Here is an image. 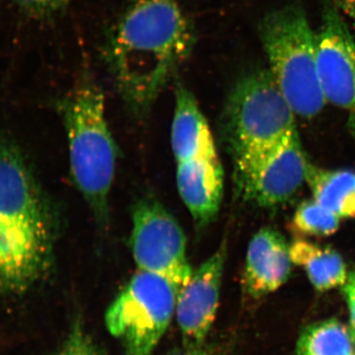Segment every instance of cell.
Returning a JSON list of instances; mask_svg holds the SVG:
<instances>
[{"instance_id":"3","label":"cell","mask_w":355,"mask_h":355,"mask_svg":"<svg viewBox=\"0 0 355 355\" xmlns=\"http://www.w3.org/2000/svg\"><path fill=\"white\" fill-rule=\"evenodd\" d=\"M60 111L72 179L98 219L106 221L118 147L107 121L102 89L86 74L60 102Z\"/></svg>"},{"instance_id":"22","label":"cell","mask_w":355,"mask_h":355,"mask_svg":"<svg viewBox=\"0 0 355 355\" xmlns=\"http://www.w3.org/2000/svg\"><path fill=\"white\" fill-rule=\"evenodd\" d=\"M336 6L343 11L355 26V0H334Z\"/></svg>"},{"instance_id":"7","label":"cell","mask_w":355,"mask_h":355,"mask_svg":"<svg viewBox=\"0 0 355 355\" xmlns=\"http://www.w3.org/2000/svg\"><path fill=\"white\" fill-rule=\"evenodd\" d=\"M130 249L140 270L154 273L180 292L190 282L187 238L175 217L157 200L144 198L132 211Z\"/></svg>"},{"instance_id":"12","label":"cell","mask_w":355,"mask_h":355,"mask_svg":"<svg viewBox=\"0 0 355 355\" xmlns=\"http://www.w3.org/2000/svg\"><path fill=\"white\" fill-rule=\"evenodd\" d=\"M180 197L200 227L218 214L223 198L224 172L218 155L177 163Z\"/></svg>"},{"instance_id":"20","label":"cell","mask_w":355,"mask_h":355,"mask_svg":"<svg viewBox=\"0 0 355 355\" xmlns=\"http://www.w3.org/2000/svg\"><path fill=\"white\" fill-rule=\"evenodd\" d=\"M167 355H230V347L221 342L205 343L200 347H184Z\"/></svg>"},{"instance_id":"15","label":"cell","mask_w":355,"mask_h":355,"mask_svg":"<svg viewBox=\"0 0 355 355\" xmlns=\"http://www.w3.org/2000/svg\"><path fill=\"white\" fill-rule=\"evenodd\" d=\"M307 184L313 198L340 219L355 218V172L310 164Z\"/></svg>"},{"instance_id":"6","label":"cell","mask_w":355,"mask_h":355,"mask_svg":"<svg viewBox=\"0 0 355 355\" xmlns=\"http://www.w3.org/2000/svg\"><path fill=\"white\" fill-rule=\"evenodd\" d=\"M176 304L177 292L168 280L139 270L109 306L105 323L125 355H153Z\"/></svg>"},{"instance_id":"11","label":"cell","mask_w":355,"mask_h":355,"mask_svg":"<svg viewBox=\"0 0 355 355\" xmlns=\"http://www.w3.org/2000/svg\"><path fill=\"white\" fill-rule=\"evenodd\" d=\"M291 245L275 229H261L248 246L243 284L251 297L277 291L291 273Z\"/></svg>"},{"instance_id":"23","label":"cell","mask_w":355,"mask_h":355,"mask_svg":"<svg viewBox=\"0 0 355 355\" xmlns=\"http://www.w3.org/2000/svg\"><path fill=\"white\" fill-rule=\"evenodd\" d=\"M349 280H350V282H354L355 284V273H352V275H349Z\"/></svg>"},{"instance_id":"5","label":"cell","mask_w":355,"mask_h":355,"mask_svg":"<svg viewBox=\"0 0 355 355\" xmlns=\"http://www.w3.org/2000/svg\"><path fill=\"white\" fill-rule=\"evenodd\" d=\"M270 72L296 116L312 119L326 105L317 71V34L305 11L291 4L273 10L261 24Z\"/></svg>"},{"instance_id":"24","label":"cell","mask_w":355,"mask_h":355,"mask_svg":"<svg viewBox=\"0 0 355 355\" xmlns=\"http://www.w3.org/2000/svg\"><path fill=\"white\" fill-rule=\"evenodd\" d=\"M354 336V343H355V335H352ZM354 355H355V352H354Z\"/></svg>"},{"instance_id":"21","label":"cell","mask_w":355,"mask_h":355,"mask_svg":"<svg viewBox=\"0 0 355 355\" xmlns=\"http://www.w3.org/2000/svg\"><path fill=\"white\" fill-rule=\"evenodd\" d=\"M343 292L347 295V303H349L350 320H352V333L355 335V284L347 279V284L343 287Z\"/></svg>"},{"instance_id":"9","label":"cell","mask_w":355,"mask_h":355,"mask_svg":"<svg viewBox=\"0 0 355 355\" xmlns=\"http://www.w3.org/2000/svg\"><path fill=\"white\" fill-rule=\"evenodd\" d=\"M317 71L327 103L347 113L355 135V41L335 6L324 7L317 34Z\"/></svg>"},{"instance_id":"4","label":"cell","mask_w":355,"mask_h":355,"mask_svg":"<svg viewBox=\"0 0 355 355\" xmlns=\"http://www.w3.org/2000/svg\"><path fill=\"white\" fill-rule=\"evenodd\" d=\"M296 114L270 70L243 76L229 93L224 132L235 166L246 164L282 146L298 132Z\"/></svg>"},{"instance_id":"17","label":"cell","mask_w":355,"mask_h":355,"mask_svg":"<svg viewBox=\"0 0 355 355\" xmlns=\"http://www.w3.org/2000/svg\"><path fill=\"white\" fill-rule=\"evenodd\" d=\"M340 220V217L312 198L301 202L296 209L292 229L302 236L326 237L335 234Z\"/></svg>"},{"instance_id":"16","label":"cell","mask_w":355,"mask_h":355,"mask_svg":"<svg viewBox=\"0 0 355 355\" xmlns=\"http://www.w3.org/2000/svg\"><path fill=\"white\" fill-rule=\"evenodd\" d=\"M352 330L336 319L307 327L301 334L296 355H354Z\"/></svg>"},{"instance_id":"19","label":"cell","mask_w":355,"mask_h":355,"mask_svg":"<svg viewBox=\"0 0 355 355\" xmlns=\"http://www.w3.org/2000/svg\"><path fill=\"white\" fill-rule=\"evenodd\" d=\"M23 12L38 19H46L64 12L73 0H13Z\"/></svg>"},{"instance_id":"8","label":"cell","mask_w":355,"mask_h":355,"mask_svg":"<svg viewBox=\"0 0 355 355\" xmlns=\"http://www.w3.org/2000/svg\"><path fill=\"white\" fill-rule=\"evenodd\" d=\"M311 163L299 133L246 164L235 166L243 197L261 207H279L291 200L307 182Z\"/></svg>"},{"instance_id":"2","label":"cell","mask_w":355,"mask_h":355,"mask_svg":"<svg viewBox=\"0 0 355 355\" xmlns=\"http://www.w3.org/2000/svg\"><path fill=\"white\" fill-rule=\"evenodd\" d=\"M55 226L18 146L0 135V295L31 291L50 272Z\"/></svg>"},{"instance_id":"14","label":"cell","mask_w":355,"mask_h":355,"mask_svg":"<svg viewBox=\"0 0 355 355\" xmlns=\"http://www.w3.org/2000/svg\"><path fill=\"white\" fill-rule=\"evenodd\" d=\"M291 256L294 265L304 268L311 284L318 291L345 286L349 279L345 260L333 248L297 239L291 245Z\"/></svg>"},{"instance_id":"13","label":"cell","mask_w":355,"mask_h":355,"mask_svg":"<svg viewBox=\"0 0 355 355\" xmlns=\"http://www.w3.org/2000/svg\"><path fill=\"white\" fill-rule=\"evenodd\" d=\"M171 146L177 163L217 155L216 142L198 100L181 83L175 88Z\"/></svg>"},{"instance_id":"10","label":"cell","mask_w":355,"mask_h":355,"mask_svg":"<svg viewBox=\"0 0 355 355\" xmlns=\"http://www.w3.org/2000/svg\"><path fill=\"white\" fill-rule=\"evenodd\" d=\"M227 245L221 246L193 270L190 282L177 297L176 317L184 347L205 343L216 319Z\"/></svg>"},{"instance_id":"1","label":"cell","mask_w":355,"mask_h":355,"mask_svg":"<svg viewBox=\"0 0 355 355\" xmlns=\"http://www.w3.org/2000/svg\"><path fill=\"white\" fill-rule=\"evenodd\" d=\"M195 31L177 0H137L107 40L105 58L123 101L151 108L195 46Z\"/></svg>"},{"instance_id":"18","label":"cell","mask_w":355,"mask_h":355,"mask_svg":"<svg viewBox=\"0 0 355 355\" xmlns=\"http://www.w3.org/2000/svg\"><path fill=\"white\" fill-rule=\"evenodd\" d=\"M49 355H106L86 329L81 316L70 324L69 333L62 345Z\"/></svg>"}]
</instances>
